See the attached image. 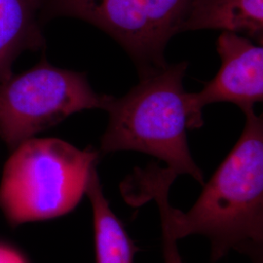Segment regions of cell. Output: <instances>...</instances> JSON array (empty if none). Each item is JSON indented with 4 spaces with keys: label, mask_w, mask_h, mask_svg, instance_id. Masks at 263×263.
Segmentation results:
<instances>
[{
    "label": "cell",
    "mask_w": 263,
    "mask_h": 263,
    "mask_svg": "<svg viewBox=\"0 0 263 263\" xmlns=\"http://www.w3.org/2000/svg\"><path fill=\"white\" fill-rule=\"evenodd\" d=\"M244 113L239 141L188 212L170 204V187L177 177L168 170L146 169L131 179L137 181V198L157 204L176 240L192 235L209 239L213 262L230 251L249 255L254 263L262 258V115L254 108Z\"/></svg>",
    "instance_id": "cell-1"
},
{
    "label": "cell",
    "mask_w": 263,
    "mask_h": 263,
    "mask_svg": "<svg viewBox=\"0 0 263 263\" xmlns=\"http://www.w3.org/2000/svg\"><path fill=\"white\" fill-rule=\"evenodd\" d=\"M188 64L166 65L140 76V82L121 98L112 97L101 152L134 151L165 162L167 169L187 175L204 185V175L192 158L188 130L200 128L183 87Z\"/></svg>",
    "instance_id": "cell-2"
},
{
    "label": "cell",
    "mask_w": 263,
    "mask_h": 263,
    "mask_svg": "<svg viewBox=\"0 0 263 263\" xmlns=\"http://www.w3.org/2000/svg\"><path fill=\"white\" fill-rule=\"evenodd\" d=\"M99 151L33 138L14 149L0 182V209L12 226L64 216L85 194Z\"/></svg>",
    "instance_id": "cell-3"
},
{
    "label": "cell",
    "mask_w": 263,
    "mask_h": 263,
    "mask_svg": "<svg viewBox=\"0 0 263 263\" xmlns=\"http://www.w3.org/2000/svg\"><path fill=\"white\" fill-rule=\"evenodd\" d=\"M40 20L84 21L113 38L142 76L168 65L165 51L180 33L190 0H38Z\"/></svg>",
    "instance_id": "cell-4"
},
{
    "label": "cell",
    "mask_w": 263,
    "mask_h": 263,
    "mask_svg": "<svg viewBox=\"0 0 263 263\" xmlns=\"http://www.w3.org/2000/svg\"><path fill=\"white\" fill-rule=\"evenodd\" d=\"M111 98L97 93L85 73L42 60L0 84V139L15 149L74 113L105 110Z\"/></svg>",
    "instance_id": "cell-5"
},
{
    "label": "cell",
    "mask_w": 263,
    "mask_h": 263,
    "mask_svg": "<svg viewBox=\"0 0 263 263\" xmlns=\"http://www.w3.org/2000/svg\"><path fill=\"white\" fill-rule=\"evenodd\" d=\"M220 67L198 93H189L194 118L203 125V109L209 104L231 103L244 112L263 100V47L243 35L222 31L216 40Z\"/></svg>",
    "instance_id": "cell-6"
},
{
    "label": "cell",
    "mask_w": 263,
    "mask_h": 263,
    "mask_svg": "<svg viewBox=\"0 0 263 263\" xmlns=\"http://www.w3.org/2000/svg\"><path fill=\"white\" fill-rule=\"evenodd\" d=\"M215 29L263 41V0H190L180 32Z\"/></svg>",
    "instance_id": "cell-7"
},
{
    "label": "cell",
    "mask_w": 263,
    "mask_h": 263,
    "mask_svg": "<svg viewBox=\"0 0 263 263\" xmlns=\"http://www.w3.org/2000/svg\"><path fill=\"white\" fill-rule=\"evenodd\" d=\"M38 0H0V84L26 51L45 48Z\"/></svg>",
    "instance_id": "cell-8"
},
{
    "label": "cell",
    "mask_w": 263,
    "mask_h": 263,
    "mask_svg": "<svg viewBox=\"0 0 263 263\" xmlns=\"http://www.w3.org/2000/svg\"><path fill=\"white\" fill-rule=\"evenodd\" d=\"M85 194L93 208L97 263H133L136 248L109 207L96 168L90 175Z\"/></svg>",
    "instance_id": "cell-9"
},
{
    "label": "cell",
    "mask_w": 263,
    "mask_h": 263,
    "mask_svg": "<svg viewBox=\"0 0 263 263\" xmlns=\"http://www.w3.org/2000/svg\"><path fill=\"white\" fill-rule=\"evenodd\" d=\"M162 229V243L164 263H183L179 254L178 240H176L170 232L169 227L163 216H160Z\"/></svg>",
    "instance_id": "cell-10"
},
{
    "label": "cell",
    "mask_w": 263,
    "mask_h": 263,
    "mask_svg": "<svg viewBox=\"0 0 263 263\" xmlns=\"http://www.w3.org/2000/svg\"><path fill=\"white\" fill-rule=\"evenodd\" d=\"M0 263H28L16 250L0 244Z\"/></svg>",
    "instance_id": "cell-11"
}]
</instances>
